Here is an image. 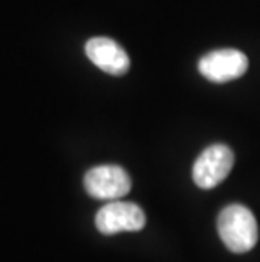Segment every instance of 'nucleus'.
I'll return each instance as SVG.
<instances>
[{
    "mask_svg": "<svg viewBox=\"0 0 260 262\" xmlns=\"http://www.w3.org/2000/svg\"><path fill=\"white\" fill-rule=\"evenodd\" d=\"M200 73L213 83H226L245 75L248 58L239 49H215L198 63Z\"/></svg>",
    "mask_w": 260,
    "mask_h": 262,
    "instance_id": "obj_5",
    "label": "nucleus"
},
{
    "mask_svg": "<svg viewBox=\"0 0 260 262\" xmlns=\"http://www.w3.org/2000/svg\"><path fill=\"white\" fill-rule=\"evenodd\" d=\"M217 228L221 242L233 254H245L257 245L258 225L247 206L233 203L220 211Z\"/></svg>",
    "mask_w": 260,
    "mask_h": 262,
    "instance_id": "obj_1",
    "label": "nucleus"
},
{
    "mask_svg": "<svg viewBox=\"0 0 260 262\" xmlns=\"http://www.w3.org/2000/svg\"><path fill=\"white\" fill-rule=\"evenodd\" d=\"M235 154L225 144H213L198 156L193 164V180L201 189H211L226 180L233 169Z\"/></svg>",
    "mask_w": 260,
    "mask_h": 262,
    "instance_id": "obj_2",
    "label": "nucleus"
},
{
    "mask_svg": "<svg viewBox=\"0 0 260 262\" xmlns=\"http://www.w3.org/2000/svg\"><path fill=\"white\" fill-rule=\"evenodd\" d=\"M85 53L93 64L113 76L125 75L130 68V58L125 49L110 37H91L86 42Z\"/></svg>",
    "mask_w": 260,
    "mask_h": 262,
    "instance_id": "obj_6",
    "label": "nucleus"
},
{
    "mask_svg": "<svg viewBox=\"0 0 260 262\" xmlns=\"http://www.w3.org/2000/svg\"><path fill=\"white\" fill-rule=\"evenodd\" d=\"M95 225L103 235H115L120 232H139L146 227V213L139 205L113 200L98 210Z\"/></svg>",
    "mask_w": 260,
    "mask_h": 262,
    "instance_id": "obj_4",
    "label": "nucleus"
},
{
    "mask_svg": "<svg viewBox=\"0 0 260 262\" xmlns=\"http://www.w3.org/2000/svg\"><path fill=\"white\" fill-rule=\"evenodd\" d=\"M83 185L91 198L113 202V200L124 198L130 191L132 181L129 172L120 166L102 164L86 172L83 178Z\"/></svg>",
    "mask_w": 260,
    "mask_h": 262,
    "instance_id": "obj_3",
    "label": "nucleus"
}]
</instances>
